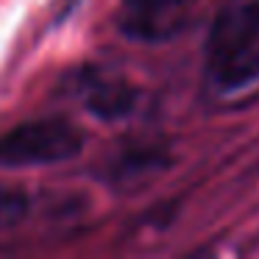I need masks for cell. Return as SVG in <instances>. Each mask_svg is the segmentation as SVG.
I'll list each match as a JSON object with an SVG mask.
<instances>
[{
	"label": "cell",
	"mask_w": 259,
	"mask_h": 259,
	"mask_svg": "<svg viewBox=\"0 0 259 259\" xmlns=\"http://www.w3.org/2000/svg\"><path fill=\"white\" fill-rule=\"evenodd\" d=\"M87 145V131L64 114L23 120L0 134V167H51L75 159Z\"/></svg>",
	"instance_id": "cell-1"
},
{
	"label": "cell",
	"mask_w": 259,
	"mask_h": 259,
	"mask_svg": "<svg viewBox=\"0 0 259 259\" xmlns=\"http://www.w3.org/2000/svg\"><path fill=\"white\" fill-rule=\"evenodd\" d=\"M62 90L81 101V106L103 123H120L131 117L140 103V90L125 75L98 64H81L70 70L62 81Z\"/></svg>",
	"instance_id": "cell-2"
},
{
	"label": "cell",
	"mask_w": 259,
	"mask_h": 259,
	"mask_svg": "<svg viewBox=\"0 0 259 259\" xmlns=\"http://www.w3.org/2000/svg\"><path fill=\"white\" fill-rule=\"evenodd\" d=\"M198 0H123L117 28L125 39L159 45L176 39L190 25Z\"/></svg>",
	"instance_id": "cell-3"
},
{
	"label": "cell",
	"mask_w": 259,
	"mask_h": 259,
	"mask_svg": "<svg viewBox=\"0 0 259 259\" xmlns=\"http://www.w3.org/2000/svg\"><path fill=\"white\" fill-rule=\"evenodd\" d=\"M259 48V0H231L212 20L206 36V62L229 59Z\"/></svg>",
	"instance_id": "cell-4"
},
{
	"label": "cell",
	"mask_w": 259,
	"mask_h": 259,
	"mask_svg": "<svg viewBox=\"0 0 259 259\" xmlns=\"http://www.w3.org/2000/svg\"><path fill=\"white\" fill-rule=\"evenodd\" d=\"M170 164H173V156L167 145L140 142L114 153L112 162L106 164V181L117 190H137V187L151 184Z\"/></svg>",
	"instance_id": "cell-5"
},
{
	"label": "cell",
	"mask_w": 259,
	"mask_h": 259,
	"mask_svg": "<svg viewBox=\"0 0 259 259\" xmlns=\"http://www.w3.org/2000/svg\"><path fill=\"white\" fill-rule=\"evenodd\" d=\"M206 81L212 92H218L226 101L253 92V87H259V48L229 59L206 62Z\"/></svg>",
	"instance_id": "cell-6"
},
{
	"label": "cell",
	"mask_w": 259,
	"mask_h": 259,
	"mask_svg": "<svg viewBox=\"0 0 259 259\" xmlns=\"http://www.w3.org/2000/svg\"><path fill=\"white\" fill-rule=\"evenodd\" d=\"M31 212V198L23 187L0 181V231L20 226Z\"/></svg>",
	"instance_id": "cell-7"
}]
</instances>
